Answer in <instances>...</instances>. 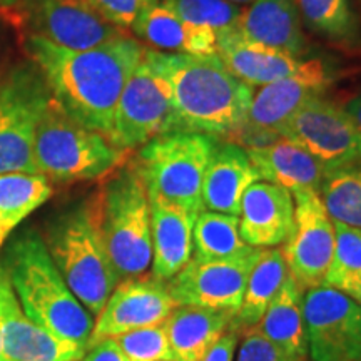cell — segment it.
<instances>
[{"label": "cell", "instance_id": "7a4b0ae2", "mask_svg": "<svg viewBox=\"0 0 361 361\" xmlns=\"http://www.w3.org/2000/svg\"><path fill=\"white\" fill-rule=\"evenodd\" d=\"M149 52L169 82L174 130L226 139L243 124L255 89L234 78L218 56Z\"/></svg>", "mask_w": 361, "mask_h": 361}, {"label": "cell", "instance_id": "4fadbf2b", "mask_svg": "<svg viewBox=\"0 0 361 361\" xmlns=\"http://www.w3.org/2000/svg\"><path fill=\"white\" fill-rule=\"evenodd\" d=\"M261 247L250 246L224 259H191L168 281V290L178 305L200 306L236 314L241 306L247 278Z\"/></svg>", "mask_w": 361, "mask_h": 361}, {"label": "cell", "instance_id": "7c38bea8", "mask_svg": "<svg viewBox=\"0 0 361 361\" xmlns=\"http://www.w3.org/2000/svg\"><path fill=\"white\" fill-rule=\"evenodd\" d=\"M11 7L27 35L72 51L97 47L126 35L85 0H16Z\"/></svg>", "mask_w": 361, "mask_h": 361}, {"label": "cell", "instance_id": "5b68a950", "mask_svg": "<svg viewBox=\"0 0 361 361\" xmlns=\"http://www.w3.org/2000/svg\"><path fill=\"white\" fill-rule=\"evenodd\" d=\"M45 246L72 295L97 316L119 276L99 234L92 201L59 216L49 228Z\"/></svg>", "mask_w": 361, "mask_h": 361}, {"label": "cell", "instance_id": "d590c367", "mask_svg": "<svg viewBox=\"0 0 361 361\" xmlns=\"http://www.w3.org/2000/svg\"><path fill=\"white\" fill-rule=\"evenodd\" d=\"M234 361H308L295 358L273 345L269 340L261 335L258 328H251L243 333V341L236 348Z\"/></svg>", "mask_w": 361, "mask_h": 361}, {"label": "cell", "instance_id": "d6a6232c", "mask_svg": "<svg viewBox=\"0 0 361 361\" xmlns=\"http://www.w3.org/2000/svg\"><path fill=\"white\" fill-rule=\"evenodd\" d=\"M164 7L194 25L207 27L216 34L233 29L243 7L229 0H159Z\"/></svg>", "mask_w": 361, "mask_h": 361}, {"label": "cell", "instance_id": "d4e9b609", "mask_svg": "<svg viewBox=\"0 0 361 361\" xmlns=\"http://www.w3.org/2000/svg\"><path fill=\"white\" fill-rule=\"evenodd\" d=\"M234 314L226 311L179 305L166 319L174 361H201L231 326Z\"/></svg>", "mask_w": 361, "mask_h": 361}, {"label": "cell", "instance_id": "b9f144b4", "mask_svg": "<svg viewBox=\"0 0 361 361\" xmlns=\"http://www.w3.org/2000/svg\"><path fill=\"white\" fill-rule=\"evenodd\" d=\"M13 2H16V0H0V6H4V7H11Z\"/></svg>", "mask_w": 361, "mask_h": 361}, {"label": "cell", "instance_id": "e575fe53", "mask_svg": "<svg viewBox=\"0 0 361 361\" xmlns=\"http://www.w3.org/2000/svg\"><path fill=\"white\" fill-rule=\"evenodd\" d=\"M97 13L119 29H130L144 8L154 6L159 0H85Z\"/></svg>", "mask_w": 361, "mask_h": 361}, {"label": "cell", "instance_id": "1f68e13d", "mask_svg": "<svg viewBox=\"0 0 361 361\" xmlns=\"http://www.w3.org/2000/svg\"><path fill=\"white\" fill-rule=\"evenodd\" d=\"M333 226L335 251L323 284L351 296L361 286V229L335 219Z\"/></svg>", "mask_w": 361, "mask_h": 361}, {"label": "cell", "instance_id": "ee69618b", "mask_svg": "<svg viewBox=\"0 0 361 361\" xmlns=\"http://www.w3.org/2000/svg\"><path fill=\"white\" fill-rule=\"evenodd\" d=\"M6 238H7V236H6V233H4V231H2V228H0V246H2V243L6 241Z\"/></svg>", "mask_w": 361, "mask_h": 361}, {"label": "cell", "instance_id": "f546056e", "mask_svg": "<svg viewBox=\"0 0 361 361\" xmlns=\"http://www.w3.org/2000/svg\"><path fill=\"white\" fill-rule=\"evenodd\" d=\"M239 233V218L231 214L202 211L194 221L192 258L224 259L247 250Z\"/></svg>", "mask_w": 361, "mask_h": 361}, {"label": "cell", "instance_id": "8992f818", "mask_svg": "<svg viewBox=\"0 0 361 361\" xmlns=\"http://www.w3.org/2000/svg\"><path fill=\"white\" fill-rule=\"evenodd\" d=\"M34 157L51 183H78L109 176L124 164L128 151L72 119L51 99L35 130Z\"/></svg>", "mask_w": 361, "mask_h": 361}, {"label": "cell", "instance_id": "f35d334b", "mask_svg": "<svg viewBox=\"0 0 361 361\" xmlns=\"http://www.w3.org/2000/svg\"><path fill=\"white\" fill-rule=\"evenodd\" d=\"M341 107L345 109L346 114L350 116V119L353 121L356 128L361 130V94L348 99V101L345 102V106Z\"/></svg>", "mask_w": 361, "mask_h": 361}, {"label": "cell", "instance_id": "5bb4252c", "mask_svg": "<svg viewBox=\"0 0 361 361\" xmlns=\"http://www.w3.org/2000/svg\"><path fill=\"white\" fill-rule=\"evenodd\" d=\"M295 221L284 241L288 273L303 290L323 286L335 251V226L318 191L293 194Z\"/></svg>", "mask_w": 361, "mask_h": 361}, {"label": "cell", "instance_id": "6da1fadb", "mask_svg": "<svg viewBox=\"0 0 361 361\" xmlns=\"http://www.w3.org/2000/svg\"><path fill=\"white\" fill-rule=\"evenodd\" d=\"M25 51L52 101L74 121L109 137L117 102L141 62L144 45L126 34L97 47L72 51L25 35Z\"/></svg>", "mask_w": 361, "mask_h": 361}, {"label": "cell", "instance_id": "8d00e7d4", "mask_svg": "<svg viewBox=\"0 0 361 361\" xmlns=\"http://www.w3.org/2000/svg\"><path fill=\"white\" fill-rule=\"evenodd\" d=\"M239 336H241V333L236 328L229 326L228 331L211 346L201 361H234Z\"/></svg>", "mask_w": 361, "mask_h": 361}, {"label": "cell", "instance_id": "d6986e66", "mask_svg": "<svg viewBox=\"0 0 361 361\" xmlns=\"http://www.w3.org/2000/svg\"><path fill=\"white\" fill-rule=\"evenodd\" d=\"M239 233L252 247H278L286 241L295 221L293 194L278 184L256 180L246 189L239 207Z\"/></svg>", "mask_w": 361, "mask_h": 361}, {"label": "cell", "instance_id": "3957f363", "mask_svg": "<svg viewBox=\"0 0 361 361\" xmlns=\"http://www.w3.org/2000/svg\"><path fill=\"white\" fill-rule=\"evenodd\" d=\"M2 268L30 319L54 335L87 348L94 328L92 314L72 295L39 233L25 229L13 238Z\"/></svg>", "mask_w": 361, "mask_h": 361}, {"label": "cell", "instance_id": "44dd1931", "mask_svg": "<svg viewBox=\"0 0 361 361\" xmlns=\"http://www.w3.org/2000/svg\"><path fill=\"white\" fill-rule=\"evenodd\" d=\"M256 180H261V176L247 156L246 149L226 139H219L202 183L204 209L239 216L243 194Z\"/></svg>", "mask_w": 361, "mask_h": 361}, {"label": "cell", "instance_id": "4dcf8cb0", "mask_svg": "<svg viewBox=\"0 0 361 361\" xmlns=\"http://www.w3.org/2000/svg\"><path fill=\"white\" fill-rule=\"evenodd\" d=\"M318 192L331 219L361 229V157L328 171Z\"/></svg>", "mask_w": 361, "mask_h": 361}, {"label": "cell", "instance_id": "836d02e7", "mask_svg": "<svg viewBox=\"0 0 361 361\" xmlns=\"http://www.w3.org/2000/svg\"><path fill=\"white\" fill-rule=\"evenodd\" d=\"M114 340L128 361H174L164 324L134 329Z\"/></svg>", "mask_w": 361, "mask_h": 361}, {"label": "cell", "instance_id": "484cf974", "mask_svg": "<svg viewBox=\"0 0 361 361\" xmlns=\"http://www.w3.org/2000/svg\"><path fill=\"white\" fill-rule=\"evenodd\" d=\"M303 288L288 274L258 326L266 340L295 358L308 360L303 323Z\"/></svg>", "mask_w": 361, "mask_h": 361}, {"label": "cell", "instance_id": "74e56055", "mask_svg": "<svg viewBox=\"0 0 361 361\" xmlns=\"http://www.w3.org/2000/svg\"><path fill=\"white\" fill-rule=\"evenodd\" d=\"M78 361H128L114 338H106L87 346L85 353Z\"/></svg>", "mask_w": 361, "mask_h": 361}, {"label": "cell", "instance_id": "2e32d148", "mask_svg": "<svg viewBox=\"0 0 361 361\" xmlns=\"http://www.w3.org/2000/svg\"><path fill=\"white\" fill-rule=\"evenodd\" d=\"M176 306L179 305L166 283L151 276L121 281L97 314L87 346L134 329L162 324Z\"/></svg>", "mask_w": 361, "mask_h": 361}, {"label": "cell", "instance_id": "9c48e42d", "mask_svg": "<svg viewBox=\"0 0 361 361\" xmlns=\"http://www.w3.org/2000/svg\"><path fill=\"white\" fill-rule=\"evenodd\" d=\"M173 130L169 82L156 67L149 47H144L141 62L130 74L117 102L109 139L116 147L129 152Z\"/></svg>", "mask_w": 361, "mask_h": 361}, {"label": "cell", "instance_id": "9a60e30c", "mask_svg": "<svg viewBox=\"0 0 361 361\" xmlns=\"http://www.w3.org/2000/svg\"><path fill=\"white\" fill-rule=\"evenodd\" d=\"M331 171L361 157V130L338 104L324 96L310 99L279 133Z\"/></svg>", "mask_w": 361, "mask_h": 361}, {"label": "cell", "instance_id": "277c9868", "mask_svg": "<svg viewBox=\"0 0 361 361\" xmlns=\"http://www.w3.org/2000/svg\"><path fill=\"white\" fill-rule=\"evenodd\" d=\"M92 209L119 281L146 276L152 264L151 201L134 161L106 176Z\"/></svg>", "mask_w": 361, "mask_h": 361}, {"label": "cell", "instance_id": "4316f807", "mask_svg": "<svg viewBox=\"0 0 361 361\" xmlns=\"http://www.w3.org/2000/svg\"><path fill=\"white\" fill-rule=\"evenodd\" d=\"M288 266L281 247H261L258 259L252 266L243 296L241 306L234 314L231 326L239 333L258 326L266 310L281 290L288 278Z\"/></svg>", "mask_w": 361, "mask_h": 361}, {"label": "cell", "instance_id": "ba28073f", "mask_svg": "<svg viewBox=\"0 0 361 361\" xmlns=\"http://www.w3.org/2000/svg\"><path fill=\"white\" fill-rule=\"evenodd\" d=\"M51 99L34 64L13 67L0 82V174L39 173L35 130Z\"/></svg>", "mask_w": 361, "mask_h": 361}, {"label": "cell", "instance_id": "ac0fdd59", "mask_svg": "<svg viewBox=\"0 0 361 361\" xmlns=\"http://www.w3.org/2000/svg\"><path fill=\"white\" fill-rule=\"evenodd\" d=\"M216 56L221 59L226 69L251 89H259L276 80L303 74L323 64L319 59H300L268 45L252 42L238 32L236 25L216 34Z\"/></svg>", "mask_w": 361, "mask_h": 361}, {"label": "cell", "instance_id": "603a6c76", "mask_svg": "<svg viewBox=\"0 0 361 361\" xmlns=\"http://www.w3.org/2000/svg\"><path fill=\"white\" fill-rule=\"evenodd\" d=\"M130 30L159 52L200 57L218 54L214 30L183 20L161 2L144 8Z\"/></svg>", "mask_w": 361, "mask_h": 361}, {"label": "cell", "instance_id": "ffe728a7", "mask_svg": "<svg viewBox=\"0 0 361 361\" xmlns=\"http://www.w3.org/2000/svg\"><path fill=\"white\" fill-rule=\"evenodd\" d=\"M239 34L252 42L303 59L308 39L295 0H252L236 22Z\"/></svg>", "mask_w": 361, "mask_h": 361}, {"label": "cell", "instance_id": "60d3db41", "mask_svg": "<svg viewBox=\"0 0 361 361\" xmlns=\"http://www.w3.org/2000/svg\"><path fill=\"white\" fill-rule=\"evenodd\" d=\"M0 361H7L6 356H4V350H2V331H0Z\"/></svg>", "mask_w": 361, "mask_h": 361}, {"label": "cell", "instance_id": "52a82bcc", "mask_svg": "<svg viewBox=\"0 0 361 361\" xmlns=\"http://www.w3.org/2000/svg\"><path fill=\"white\" fill-rule=\"evenodd\" d=\"M218 141L214 135L174 130L139 147L134 162L149 197L173 202L194 216L202 213V183Z\"/></svg>", "mask_w": 361, "mask_h": 361}, {"label": "cell", "instance_id": "7402d4cb", "mask_svg": "<svg viewBox=\"0 0 361 361\" xmlns=\"http://www.w3.org/2000/svg\"><path fill=\"white\" fill-rule=\"evenodd\" d=\"M151 201V278L168 283L192 259V229L197 216L173 202Z\"/></svg>", "mask_w": 361, "mask_h": 361}, {"label": "cell", "instance_id": "ab89813d", "mask_svg": "<svg viewBox=\"0 0 361 361\" xmlns=\"http://www.w3.org/2000/svg\"><path fill=\"white\" fill-rule=\"evenodd\" d=\"M351 298H353V300H356L361 305V286L353 293V295H351Z\"/></svg>", "mask_w": 361, "mask_h": 361}, {"label": "cell", "instance_id": "f1b7e54d", "mask_svg": "<svg viewBox=\"0 0 361 361\" xmlns=\"http://www.w3.org/2000/svg\"><path fill=\"white\" fill-rule=\"evenodd\" d=\"M51 196L52 183L44 174H0V228L6 236Z\"/></svg>", "mask_w": 361, "mask_h": 361}, {"label": "cell", "instance_id": "e0dca14e", "mask_svg": "<svg viewBox=\"0 0 361 361\" xmlns=\"http://www.w3.org/2000/svg\"><path fill=\"white\" fill-rule=\"evenodd\" d=\"M0 331L7 361H78L85 346L54 335L20 308L6 269L0 264Z\"/></svg>", "mask_w": 361, "mask_h": 361}, {"label": "cell", "instance_id": "7bdbcfd3", "mask_svg": "<svg viewBox=\"0 0 361 361\" xmlns=\"http://www.w3.org/2000/svg\"><path fill=\"white\" fill-rule=\"evenodd\" d=\"M229 2H233V4H238V6H243V4H250V2H252V0H229Z\"/></svg>", "mask_w": 361, "mask_h": 361}, {"label": "cell", "instance_id": "cb8c5ba5", "mask_svg": "<svg viewBox=\"0 0 361 361\" xmlns=\"http://www.w3.org/2000/svg\"><path fill=\"white\" fill-rule=\"evenodd\" d=\"M261 180L278 184L291 194L319 191L326 168L290 139L279 137L263 147L246 149Z\"/></svg>", "mask_w": 361, "mask_h": 361}, {"label": "cell", "instance_id": "8fae6325", "mask_svg": "<svg viewBox=\"0 0 361 361\" xmlns=\"http://www.w3.org/2000/svg\"><path fill=\"white\" fill-rule=\"evenodd\" d=\"M303 323L310 361H361V305L329 286L303 293Z\"/></svg>", "mask_w": 361, "mask_h": 361}, {"label": "cell", "instance_id": "83f0119b", "mask_svg": "<svg viewBox=\"0 0 361 361\" xmlns=\"http://www.w3.org/2000/svg\"><path fill=\"white\" fill-rule=\"evenodd\" d=\"M303 27L346 51L361 49V20L350 0H295Z\"/></svg>", "mask_w": 361, "mask_h": 361}, {"label": "cell", "instance_id": "30bf717a", "mask_svg": "<svg viewBox=\"0 0 361 361\" xmlns=\"http://www.w3.org/2000/svg\"><path fill=\"white\" fill-rule=\"evenodd\" d=\"M336 71L326 62L303 74L276 80L258 89L243 124L226 137L238 146L251 149L263 147L281 137L279 133L293 114L310 99L324 96L336 80Z\"/></svg>", "mask_w": 361, "mask_h": 361}]
</instances>
